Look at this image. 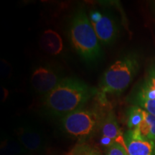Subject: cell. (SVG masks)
Segmentation results:
<instances>
[{"mask_svg": "<svg viewBox=\"0 0 155 155\" xmlns=\"http://www.w3.org/2000/svg\"><path fill=\"white\" fill-rule=\"evenodd\" d=\"M99 94L96 88L75 78H65L46 96L44 105L55 116H63L83 108L93 97Z\"/></svg>", "mask_w": 155, "mask_h": 155, "instance_id": "1", "label": "cell"}, {"mask_svg": "<svg viewBox=\"0 0 155 155\" xmlns=\"http://www.w3.org/2000/svg\"><path fill=\"white\" fill-rule=\"evenodd\" d=\"M128 127L129 130H134L139 125L143 119V108L137 106H133L127 112Z\"/></svg>", "mask_w": 155, "mask_h": 155, "instance_id": "12", "label": "cell"}, {"mask_svg": "<svg viewBox=\"0 0 155 155\" xmlns=\"http://www.w3.org/2000/svg\"><path fill=\"white\" fill-rule=\"evenodd\" d=\"M62 79L54 68L41 65L34 70L31 76V83L37 93L46 96L55 88Z\"/></svg>", "mask_w": 155, "mask_h": 155, "instance_id": "6", "label": "cell"}, {"mask_svg": "<svg viewBox=\"0 0 155 155\" xmlns=\"http://www.w3.org/2000/svg\"><path fill=\"white\" fill-rule=\"evenodd\" d=\"M134 103L136 106H139L155 116V98L151 100L137 101H134Z\"/></svg>", "mask_w": 155, "mask_h": 155, "instance_id": "16", "label": "cell"}, {"mask_svg": "<svg viewBox=\"0 0 155 155\" xmlns=\"http://www.w3.org/2000/svg\"><path fill=\"white\" fill-rule=\"evenodd\" d=\"M105 114L98 108L83 107L62 118L63 129L79 140L93 137L98 130Z\"/></svg>", "mask_w": 155, "mask_h": 155, "instance_id": "4", "label": "cell"}, {"mask_svg": "<svg viewBox=\"0 0 155 155\" xmlns=\"http://www.w3.org/2000/svg\"><path fill=\"white\" fill-rule=\"evenodd\" d=\"M40 45L45 53L51 55H57L63 49L62 38L58 32L53 30H47L40 37Z\"/></svg>", "mask_w": 155, "mask_h": 155, "instance_id": "9", "label": "cell"}, {"mask_svg": "<svg viewBox=\"0 0 155 155\" xmlns=\"http://www.w3.org/2000/svg\"><path fill=\"white\" fill-rule=\"evenodd\" d=\"M100 131L102 137L111 139L114 142L121 145L127 151L124 134L122 133L121 128L116 121V116L112 111H108L105 114L101 124Z\"/></svg>", "mask_w": 155, "mask_h": 155, "instance_id": "8", "label": "cell"}, {"mask_svg": "<svg viewBox=\"0 0 155 155\" xmlns=\"http://www.w3.org/2000/svg\"><path fill=\"white\" fill-rule=\"evenodd\" d=\"M134 130L144 138L155 141V116L143 109V119Z\"/></svg>", "mask_w": 155, "mask_h": 155, "instance_id": "11", "label": "cell"}, {"mask_svg": "<svg viewBox=\"0 0 155 155\" xmlns=\"http://www.w3.org/2000/svg\"><path fill=\"white\" fill-rule=\"evenodd\" d=\"M129 155H155V141L141 137L135 130H129L124 134Z\"/></svg>", "mask_w": 155, "mask_h": 155, "instance_id": "7", "label": "cell"}, {"mask_svg": "<svg viewBox=\"0 0 155 155\" xmlns=\"http://www.w3.org/2000/svg\"><path fill=\"white\" fill-rule=\"evenodd\" d=\"M71 152L72 155H101L96 149L85 143L76 145Z\"/></svg>", "mask_w": 155, "mask_h": 155, "instance_id": "13", "label": "cell"}, {"mask_svg": "<svg viewBox=\"0 0 155 155\" xmlns=\"http://www.w3.org/2000/svg\"><path fill=\"white\" fill-rule=\"evenodd\" d=\"M139 59L128 54L116 61L103 74L99 83L102 94H121L129 87L138 72Z\"/></svg>", "mask_w": 155, "mask_h": 155, "instance_id": "3", "label": "cell"}, {"mask_svg": "<svg viewBox=\"0 0 155 155\" xmlns=\"http://www.w3.org/2000/svg\"><path fill=\"white\" fill-rule=\"evenodd\" d=\"M106 155H129V154L123 147L114 142L106 148Z\"/></svg>", "mask_w": 155, "mask_h": 155, "instance_id": "17", "label": "cell"}, {"mask_svg": "<svg viewBox=\"0 0 155 155\" xmlns=\"http://www.w3.org/2000/svg\"><path fill=\"white\" fill-rule=\"evenodd\" d=\"M98 40L104 45H109L115 40L118 28L115 21L110 15L98 11H93L89 18Z\"/></svg>", "mask_w": 155, "mask_h": 155, "instance_id": "5", "label": "cell"}, {"mask_svg": "<svg viewBox=\"0 0 155 155\" xmlns=\"http://www.w3.org/2000/svg\"><path fill=\"white\" fill-rule=\"evenodd\" d=\"M65 155H72V154H71V152H70L69 153H68V154H65Z\"/></svg>", "mask_w": 155, "mask_h": 155, "instance_id": "18", "label": "cell"}, {"mask_svg": "<svg viewBox=\"0 0 155 155\" xmlns=\"http://www.w3.org/2000/svg\"><path fill=\"white\" fill-rule=\"evenodd\" d=\"M69 36L73 48L83 61L94 63L101 56V50L90 19L83 10H79L73 17Z\"/></svg>", "mask_w": 155, "mask_h": 155, "instance_id": "2", "label": "cell"}, {"mask_svg": "<svg viewBox=\"0 0 155 155\" xmlns=\"http://www.w3.org/2000/svg\"><path fill=\"white\" fill-rule=\"evenodd\" d=\"M144 83L155 90V61H153L147 69Z\"/></svg>", "mask_w": 155, "mask_h": 155, "instance_id": "15", "label": "cell"}, {"mask_svg": "<svg viewBox=\"0 0 155 155\" xmlns=\"http://www.w3.org/2000/svg\"><path fill=\"white\" fill-rule=\"evenodd\" d=\"M19 142L26 150L30 151L40 150L43 145V140L38 131L29 128H22L17 132Z\"/></svg>", "mask_w": 155, "mask_h": 155, "instance_id": "10", "label": "cell"}, {"mask_svg": "<svg viewBox=\"0 0 155 155\" xmlns=\"http://www.w3.org/2000/svg\"><path fill=\"white\" fill-rule=\"evenodd\" d=\"M20 144L19 145L16 142L13 141H7L4 146L2 147V155H16L22 154L25 150Z\"/></svg>", "mask_w": 155, "mask_h": 155, "instance_id": "14", "label": "cell"}]
</instances>
